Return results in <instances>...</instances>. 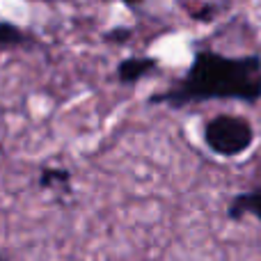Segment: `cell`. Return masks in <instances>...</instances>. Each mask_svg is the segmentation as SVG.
Returning a JSON list of instances; mask_svg holds the SVG:
<instances>
[{
    "mask_svg": "<svg viewBox=\"0 0 261 261\" xmlns=\"http://www.w3.org/2000/svg\"><path fill=\"white\" fill-rule=\"evenodd\" d=\"M124 5H126V7H130V9H135V7H140V5L144 3V0H122Z\"/></svg>",
    "mask_w": 261,
    "mask_h": 261,
    "instance_id": "8",
    "label": "cell"
},
{
    "mask_svg": "<svg viewBox=\"0 0 261 261\" xmlns=\"http://www.w3.org/2000/svg\"><path fill=\"white\" fill-rule=\"evenodd\" d=\"M133 28L128 25H117V28H110V30L103 32V39L108 44H126L128 39H133Z\"/></svg>",
    "mask_w": 261,
    "mask_h": 261,
    "instance_id": "7",
    "label": "cell"
},
{
    "mask_svg": "<svg viewBox=\"0 0 261 261\" xmlns=\"http://www.w3.org/2000/svg\"><path fill=\"white\" fill-rule=\"evenodd\" d=\"M37 186L41 190L60 195V197H69L71 195V172L60 165H46L37 174Z\"/></svg>",
    "mask_w": 261,
    "mask_h": 261,
    "instance_id": "5",
    "label": "cell"
},
{
    "mask_svg": "<svg viewBox=\"0 0 261 261\" xmlns=\"http://www.w3.org/2000/svg\"><path fill=\"white\" fill-rule=\"evenodd\" d=\"M28 44H32L30 32L9 21H0V53L21 48V46H28Z\"/></svg>",
    "mask_w": 261,
    "mask_h": 261,
    "instance_id": "6",
    "label": "cell"
},
{
    "mask_svg": "<svg viewBox=\"0 0 261 261\" xmlns=\"http://www.w3.org/2000/svg\"><path fill=\"white\" fill-rule=\"evenodd\" d=\"M161 62L151 55H130L124 58L115 69V78L119 85H135V83L144 81V78L153 76L158 71Z\"/></svg>",
    "mask_w": 261,
    "mask_h": 261,
    "instance_id": "3",
    "label": "cell"
},
{
    "mask_svg": "<svg viewBox=\"0 0 261 261\" xmlns=\"http://www.w3.org/2000/svg\"><path fill=\"white\" fill-rule=\"evenodd\" d=\"M257 140V130L248 117L231 113L213 115L202 124V142L218 158H239L250 151Z\"/></svg>",
    "mask_w": 261,
    "mask_h": 261,
    "instance_id": "2",
    "label": "cell"
},
{
    "mask_svg": "<svg viewBox=\"0 0 261 261\" xmlns=\"http://www.w3.org/2000/svg\"><path fill=\"white\" fill-rule=\"evenodd\" d=\"M245 218H254L261 222V186L250 190H241L227 204V220L241 222Z\"/></svg>",
    "mask_w": 261,
    "mask_h": 261,
    "instance_id": "4",
    "label": "cell"
},
{
    "mask_svg": "<svg viewBox=\"0 0 261 261\" xmlns=\"http://www.w3.org/2000/svg\"><path fill=\"white\" fill-rule=\"evenodd\" d=\"M206 101H261V55H225L213 48L195 50L193 62L165 92L149 96V106L181 110Z\"/></svg>",
    "mask_w": 261,
    "mask_h": 261,
    "instance_id": "1",
    "label": "cell"
},
{
    "mask_svg": "<svg viewBox=\"0 0 261 261\" xmlns=\"http://www.w3.org/2000/svg\"><path fill=\"white\" fill-rule=\"evenodd\" d=\"M0 261H7V257H5V254H0Z\"/></svg>",
    "mask_w": 261,
    "mask_h": 261,
    "instance_id": "9",
    "label": "cell"
}]
</instances>
